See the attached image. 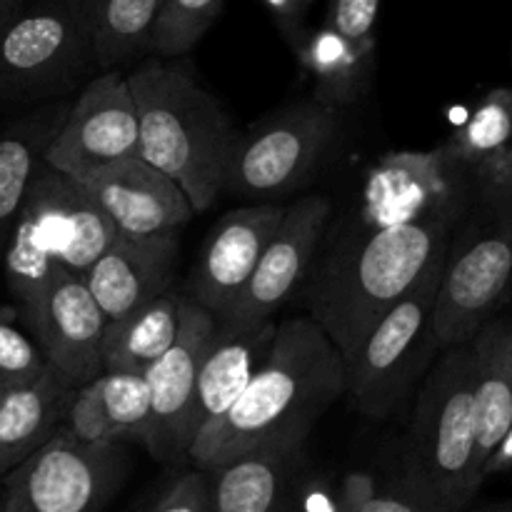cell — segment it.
<instances>
[{
    "instance_id": "obj_20",
    "label": "cell",
    "mask_w": 512,
    "mask_h": 512,
    "mask_svg": "<svg viewBox=\"0 0 512 512\" xmlns=\"http://www.w3.org/2000/svg\"><path fill=\"white\" fill-rule=\"evenodd\" d=\"M278 323L265 320L258 325L220 323L205 348L195 380L193 438L198 440L210 425L218 423L248 388L275 340ZM195 445V443H193Z\"/></svg>"
},
{
    "instance_id": "obj_4",
    "label": "cell",
    "mask_w": 512,
    "mask_h": 512,
    "mask_svg": "<svg viewBox=\"0 0 512 512\" xmlns=\"http://www.w3.org/2000/svg\"><path fill=\"white\" fill-rule=\"evenodd\" d=\"M398 478L440 512H468L483 485L470 343L440 350L423 375Z\"/></svg>"
},
{
    "instance_id": "obj_26",
    "label": "cell",
    "mask_w": 512,
    "mask_h": 512,
    "mask_svg": "<svg viewBox=\"0 0 512 512\" xmlns=\"http://www.w3.org/2000/svg\"><path fill=\"white\" fill-rule=\"evenodd\" d=\"M163 0H88L93 58L100 70L145 60Z\"/></svg>"
},
{
    "instance_id": "obj_18",
    "label": "cell",
    "mask_w": 512,
    "mask_h": 512,
    "mask_svg": "<svg viewBox=\"0 0 512 512\" xmlns=\"http://www.w3.org/2000/svg\"><path fill=\"white\" fill-rule=\"evenodd\" d=\"M305 443H275L208 470L213 512H300Z\"/></svg>"
},
{
    "instance_id": "obj_3",
    "label": "cell",
    "mask_w": 512,
    "mask_h": 512,
    "mask_svg": "<svg viewBox=\"0 0 512 512\" xmlns=\"http://www.w3.org/2000/svg\"><path fill=\"white\" fill-rule=\"evenodd\" d=\"M140 125L138 158L168 175L205 213L225 190L238 133L213 93L183 60L148 55L128 73Z\"/></svg>"
},
{
    "instance_id": "obj_32",
    "label": "cell",
    "mask_w": 512,
    "mask_h": 512,
    "mask_svg": "<svg viewBox=\"0 0 512 512\" xmlns=\"http://www.w3.org/2000/svg\"><path fill=\"white\" fill-rule=\"evenodd\" d=\"M48 370L43 350L30 335L0 318V390L38 380Z\"/></svg>"
},
{
    "instance_id": "obj_34",
    "label": "cell",
    "mask_w": 512,
    "mask_h": 512,
    "mask_svg": "<svg viewBox=\"0 0 512 512\" xmlns=\"http://www.w3.org/2000/svg\"><path fill=\"white\" fill-rule=\"evenodd\" d=\"M378 13L380 0H330L323 25L355 43H378L375 38Z\"/></svg>"
},
{
    "instance_id": "obj_31",
    "label": "cell",
    "mask_w": 512,
    "mask_h": 512,
    "mask_svg": "<svg viewBox=\"0 0 512 512\" xmlns=\"http://www.w3.org/2000/svg\"><path fill=\"white\" fill-rule=\"evenodd\" d=\"M60 430L68 433L70 438L78 440V443H120L113 425H110L108 413H105L103 393H100V378H95L93 383L80 385V388L73 390V395H70L68 400V408H65V418Z\"/></svg>"
},
{
    "instance_id": "obj_37",
    "label": "cell",
    "mask_w": 512,
    "mask_h": 512,
    "mask_svg": "<svg viewBox=\"0 0 512 512\" xmlns=\"http://www.w3.org/2000/svg\"><path fill=\"white\" fill-rule=\"evenodd\" d=\"M25 8V0H0V30Z\"/></svg>"
},
{
    "instance_id": "obj_14",
    "label": "cell",
    "mask_w": 512,
    "mask_h": 512,
    "mask_svg": "<svg viewBox=\"0 0 512 512\" xmlns=\"http://www.w3.org/2000/svg\"><path fill=\"white\" fill-rule=\"evenodd\" d=\"M20 315L30 338L65 383L80 388L103 375V333L108 320L83 275L60 270Z\"/></svg>"
},
{
    "instance_id": "obj_2",
    "label": "cell",
    "mask_w": 512,
    "mask_h": 512,
    "mask_svg": "<svg viewBox=\"0 0 512 512\" xmlns=\"http://www.w3.org/2000/svg\"><path fill=\"white\" fill-rule=\"evenodd\" d=\"M463 215H435L395 228H360L328 248L305 305L348 363L373 325L448 253Z\"/></svg>"
},
{
    "instance_id": "obj_1",
    "label": "cell",
    "mask_w": 512,
    "mask_h": 512,
    "mask_svg": "<svg viewBox=\"0 0 512 512\" xmlns=\"http://www.w3.org/2000/svg\"><path fill=\"white\" fill-rule=\"evenodd\" d=\"M345 395V360L308 315L278 323L268 358L233 408L210 425L188 460L213 470L275 443H305L320 415Z\"/></svg>"
},
{
    "instance_id": "obj_23",
    "label": "cell",
    "mask_w": 512,
    "mask_h": 512,
    "mask_svg": "<svg viewBox=\"0 0 512 512\" xmlns=\"http://www.w3.org/2000/svg\"><path fill=\"white\" fill-rule=\"evenodd\" d=\"M475 358V408H478V465L512 425V315L498 313L470 340ZM485 483V480H483Z\"/></svg>"
},
{
    "instance_id": "obj_15",
    "label": "cell",
    "mask_w": 512,
    "mask_h": 512,
    "mask_svg": "<svg viewBox=\"0 0 512 512\" xmlns=\"http://www.w3.org/2000/svg\"><path fill=\"white\" fill-rule=\"evenodd\" d=\"M328 220L330 200L325 195H308L288 205L278 230L260 255L248 288L220 323L248 328V325L273 320V315L308 280Z\"/></svg>"
},
{
    "instance_id": "obj_28",
    "label": "cell",
    "mask_w": 512,
    "mask_h": 512,
    "mask_svg": "<svg viewBox=\"0 0 512 512\" xmlns=\"http://www.w3.org/2000/svg\"><path fill=\"white\" fill-rule=\"evenodd\" d=\"M225 0H163L150 40V55L178 60L198 45L223 13Z\"/></svg>"
},
{
    "instance_id": "obj_38",
    "label": "cell",
    "mask_w": 512,
    "mask_h": 512,
    "mask_svg": "<svg viewBox=\"0 0 512 512\" xmlns=\"http://www.w3.org/2000/svg\"><path fill=\"white\" fill-rule=\"evenodd\" d=\"M470 512H512V498L503 500V503H493V505H485V508L478 510H470Z\"/></svg>"
},
{
    "instance_id": "obj_12",
    "label": "cell",
    "mask_w": 512,
    "mask_h": 512,
    "mask_svg": "<svg viewBox=\"0 0 512 512\" xmlns=\"http://www.w3.org/2000/svg\"><path fill=\"white\" fill-rule=\"evenodd\" d=\"M140 125L128 75L103 70L95 75L50 138L43 163L78 180L100 168L138 158Z\"/></svg>"
},
{
    "instance_id": "obj_29",
    "label": "cell",
    "mask_w": 512,
    "mask_h": 512,
    "mask_svg": "<svg viewBox=\"0 0 512 512\" xmlns=\"http://www.w3.org/2000/svg\"><path fill=\"white\" fill-rule=\"evenodd\" d=\"M100 393H103L105 413L113 425L118 440L148 443L150 438V390L143 373H113L100 375Z\"/></svg>"
},
{
    "instance_id": "obj_24",
    "label": "cell",
    "mask_w": 512,
    "mask_h": 512,
    "mask_svg": "<svg viewBox=\"0 0 512 512\" xmlns=\"http://www.w3.org/2000/svg\"><path fill=\"white\" fill-rule=\"evenodd\" d=\"M68 108V103L43 105L0 133V263L30 185L43 168L45 148Z\"/></svg>"
},
{
    "instance_id": "obj_9",
    "label": "cell",
    "mask_w": 512,
    "mask_h": 512,
    "mask_svg": "<svg viewBox=\"0 0 512 512\" xmlns=\"http://www.w3.org/2000/svg\"><path fill=\"white\" fill-rule=\"evenodd\" d=\"M335 135L338 113L313 98L290 105L235 138L225 190L255 203H273L318 170Z\"/></svg>"
},
{
    "instance_id": "obj_17",
    "label": "cell",
    "mask_w": 512,
    "mask_h": 512,
    "mask_svg": "<svg viewBox=\"0 0 512 512\" xmlns=\"http://www.w3.org/2000/svg\"><path fill=\"white\" fill-rule=\"evenodd\" d=\"M78 183L125 238L178 235L195 215L183 190L143 158L120 160Z\"/></svg>"
},
{
    "instance_id": "obj_16",
    "label": "cell",
    "mask_w": 512,
    "mask_h": 512,
    "mask_svg": "<svg viewBox=\"0 0 512 512\" xmlns=\"http://www.w3.org/2000/svg\"><path fill=\"white\" fill-rule=\"evenodd\" d=\"M283 213V205L275 203H253L225 213L200 253L188 300L223 320L248 288Z\"/></svg>"
},
{
    "instance_id": "obj_21",
    "label": "cell",
    "mask_w": 512,
    "mask_h": 512,
    "mask_svg": "<svg viewBox=\"0 0 512 512\" xmlns=\"http://www.w3.org/2000/svg\"><path fill=\"white\" fill-rule=\"evenodd\" d=\"M73 390L50 365L33 383L0 390V478L58 433Z\"/></svg>"
},
{
    "instance_id": "obj_36",
    "label": "cell",
    "mask_w": 512,
    "mask_h": 512,
    "mask_svg": "<svg viewBox=\"0 0 512 512\" xmlns=\"http://www.w3.org/2000/svg\"><path fill=\"white\" fill-rule=\"evenodd\" d=\"M505 470H512V425L505 430L503 440L495 445V450L490 453L488 463L483 468V480L493 478V475L505 473Z\"/></svg>"
},
{
    "instance_id": "obj_13",
    "label": "cell",
    "mask_w": 512,
    "mask_h": 512,
    "mask_svg": "<svg viewBox=\"0 0 512 512\" xmlns=\"http://www.w3.org/2000/svg\"><path fill=\"white\" fill-rule=\"evenodd\" d=\"M215 328V315L183 298L178 338L143 373L150 390V438L145 448L160 463H183L193 448L195 380Z\"/></svg>"
},
{
    "instance_id": "obj_30",
    "label": "cell",
    "mask_w": 512,
    "mask_h": 512,
    "mask_svg": "<svg viewBox=\"0 0 512 512\" xmlns=\"http://www.w3.org/2000/svg\"><path fill=\"white\" fill-rule=\"evenodd\" d=\"M338 512H440L395 475L378 483L370 473H348L338 485Z\"/></svg>"
},
{
    "instance_id": "obj_27",
    "label": "cell",
    "mask_w": 512,
    "mask_h": 512,
    "mask_svg": "<svg viewBox=\"0 0 512 512\" xmlns=\"http://www.w3.org/2000/svg\"><path fill=\"white\" fill-rule=\"evenodd\" d=\"M445 150L475 175L503 163L512 153V88L488 90Z\"/></svg>"
},
{
    "instance_id": "obj_8",
    "label": "cell",
    "mask_w": 512,
    "mask_h": 512,
    "mask_svg": "<svg viewBox=\"0 0 512 512\" xmlns=\"http://www.w3.org/2000/svg\"><path fill=\"white\" fill-rule=\"evenodd\" d=\"M90 65L88 0H35L0 30V103L65 93Z\"/></svg>"
},
{
    "instance_id": "obj_25",
    "label": "cell",
    "mask_w": 512,
    "mask_h": 512,
    "mask_svg": "<svg viewBox=\"0 0 512 512\" xmlns=\"http://www.w3.org/2000/svg\"><path fill=\"white\" fill-rule=\"evenodd\" d=\"M178 295H160L133 313L108 320L103 333V373H145L163 358L180 333Z\"/></svg>"
},
{
    "instance_id": "obj_35",
    "label": "cell",
    "mask_w": 512,
    "mask_h": 512,
    "mask_svg": "<svg viewBox=\"0 0 512 512\" xmlns=\"http://www.w3.org/2000/svg\"><path fill=\"white\" fill-rule=\"evenodd\" d=\"M273 18L275 28L283 35L290 48H298L308 35V10L315 0H260Z\"/></svg>"
},
{
    "instance_id": "obj_33",
    "label": "cell",
    "mask_w": 512,
    "mask_h": 512,
    "mask_svg": "<svg viewBox=\"0 0 512 512\" xmlns=\"http://www.w3.org/2000/svg\"><path fill=\"white\" fill-rule=\"evenodd\" d=\"M145 512H213L210 505V478L205 470H185L170 480Z\"/></svg>"
},
{
    "instance_id": "obj_39",
    "label": "cell",
    "mask_w": 512,
    "mask_h": 512,
    "mask_svg": "<svg viewBox=\"0 0 512 512\" xmlns=\"http://www.w3.org/2000/svg\"><path fill=\"white\" fill-rule=\"evenodd\" d=\"M0 512H3V505H0Z\"/></svg>"
},
{
    "instance_id": "obj_10",
    "label": "cell",
    "mask_w": 512,
    "mask_h": 512,
    "mask_svg": "<svg viewBox=\"0 0 512 512\" xmlns=\"http://www.w3.org/2000/svg\"><path fill=\"white\" fill-rule=\"evenodd\" d=\"M125 473L120 443H78L58 430L5 475L3 512H100Z\"/></svg>"
},
{
    "instance_id": "obj_22",
    "label": "cell",
    "mask_w": 512,
    "mask_h": 512,
    "mask_svg": "<svg viewBox=\"0 0 512 512\" xmlns=\"http://www.w3.org/2000/svg\"><path fill=\"white\" fill-rule=\"evenodd\" d=\"M293 53L313 80L315 103L340 113L358 103L373 83L378 43H355L328 25H320L308 30Z\"/></svg>"
},
{
    "instance_id": "obj_7",
    "label": "cell",
    "mask_w": 512,
    "mask_h": 512,
    "mask_svg": "<svg viewBox=\"0 0 512 512\" xmlns=\"http://www.w3.org/2000/svg\"><path fill=\"white\" fill-rule=\"evenodd\" d=\"M443 268L445 255H440L373 325L345 363V395L365 418L388 420L440 353L433 335V313Z\"/></svg>"
},
{
    "instance_id": "obj_19",
    "label": "cell",
    "mask_w": 512,
    "mask_h": 512,
    "mask_svg": "<svg viewBox=\"0 0 512 512\" xmlns=\"http://www.w3.org/2000/svg\"><path fill=\"white\" fill-rule=\"evenodd\" d=\"M178 235L125 238L120 235L83 273L105 320H118L170 290L178 263Z\"/></svg>"
},
{
    "instance_id": "obj_6",
    "label": "cell",
    "mask_w": 512,
    "mask_h": 512,
    "mask_svg": "<svg viewBox=\"0 0 512 512\" xmlns=\"http://www.w3.org/2000/svg\"><path fill=\"white\" fill-rule=\"evenodd\" d=\"M118 238L83 185L43 163L0 263L10 298L28 308L60 270L83 275Z\"/></svg>"
},
{
    "instance_id": "obj_5",
    "label": "cell",
    "mask_w": 512,
    "mask_h": 512,
    "mask_svg": "<svg viewBox=\"0 0 512 512\" xmlns=\"http://www.w3.org/2000/svg\"><path fill=\"white\" fill-rule=\"evenodd\" d=\"M512 293V153L478 175V193L445 253L433 313L438 350L465 345Z\"/></svg>"
},
{
    "instance_id": "obj_11",
    "label": "cell",
    "mask_w": 512,
    "mask_h": 512,
    "mask_svg": "<svg viewBox=\"0 0 512 512\" xmlns=\"http://www.w3.org/2000/svg\"><path fill=\"white\" fill-rule=\"evenodd\" d=\"M478 175L445 150H395L370 168L363 193L365 228H395L435 215H465Z\"/></svg>"
}]
</instances>
